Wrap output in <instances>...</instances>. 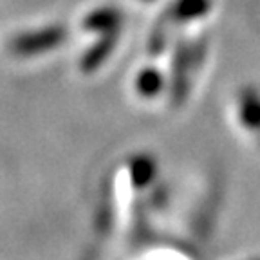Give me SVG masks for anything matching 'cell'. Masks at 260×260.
<instances>
[{
  "instance_id": "cell-1",
  "label": "cell",
  "mask_w": 260,
  "mask_h": 260,
  "mask_svg": "<svg viewBox=\"0 0 260 260\" xmlns=\"http://www.w3.org/2000/svg\"><path fill=\"white\" fill-rule=\"evenodd\" d=\"M125 11L118 4L102 2L83 15L80 29L83 37H89L92 44L81 51V69L85 74L96 73L105 67L109 60L118 53L119 42L125 31Z\"/></svg>"
},
{
  "instance_id": "cell-2",
  "label": "cell",
  "mask_w": 260,
  "mask_h": 260,
  "mask_svg": "<svg viewBox=\"0 0 260 260\" xmlns=\"http://www.w3.org/2000/svg\"><path fill=\"white\" fill-rule=\"evenodd\" d=\"M226 114L233 132L260 154V85L242 83L237 87L230 94Z\"/></svg>"
},
{
  "instance_id": "cell-3",
  "label": "cell",
  "mask_w": 260,
  "mask_h": 260,
  "mask_svg": "<svg viewBox=\"0 0 260 260\" xmlns=\"http://www.w3.org/2000/svg\"><path fill=\"white\" fill-rule=\"evenodd\" d=\"M128 90L132 100L145 107H154L162 103L161 100L170 98V76L167 63H159L157 56H148V60L139 63L130 74Z\"/></svg>"
},
{
  "instance_id": "cell-4",
  "label": "cell",
  "mask_w": 260,
  "mask_h": 260,
  "mask_svg": "<svg viewBox=\"0 0 260 260\" xmlns=\"http://www.w3.org/2000/svg\"><path fill=\"white\" fill-rule=\"evenodd\" d=\"M132 4L139 6V8H145V6H157V4H162V2H167V0H128Z\"/></svg>"
}]
</instances>
